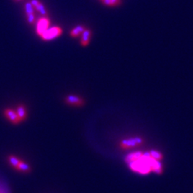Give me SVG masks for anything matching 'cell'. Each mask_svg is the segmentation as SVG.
Wrapping results in <instances>:
<instances>
[{
	"instance_id": "cell-18",
	"label": "cell",
	"mask_w": 193,
	"mask_h": 193,
	"mask_svg": "<svg viewBox=\"0 0 193 193\" xmlns=\"http://www.w3.org/2000/svg\"><path fill=\"white\" fill-rule=\"evenodd\" d=\"M27 22L29 24H33L34 21H35V14H29V15H27Z\"/></svg>"
},
{
	"instance_id": "cell-10",
	"label": "cell",
	"mask_w": 193,
	"mask_h": 193,
	"mask_svg": "<svg viewBox=\"0 0 193 193\" xmlns=\"http://www.w3.org/2000/svg\"><path fill=\"white\" fill-rule=\"evenodd\" d=\"M143 152H142V151H135V152H132L130 153L128 155H126V158H125V161H126V163H130V162H133V161H135L138 159V158H140L141 156L143 155Z\"/></svg>"
},
{
	"instance_id": "cell-8",
	"label": "cell",
	"mask_w": 193,
	"mask_h": 193,
	"mask_svg": "<svg viewBox=\"0 0 193 193\" xmlns=\"http://www.w3.org/2000/svg\"><path fill=\"white\" fill-rule=\"evenodd\" d=\"M82 36L81 39V44L82 46H87L89 44V41H90L91 35H92V32L89 29H86L85 28V31L82 32Z\"/></svg>"
},
{
	"instance_id": "cell-14",
	"label": "cell",
	"mask_w": 193,
	"mask_h": 193,
	"mask_svg": "<svg viewBox=\"0 0 193 193\" xmlns=\"http://www.w3.org/2000/svg\"><path fill=\"white\" fill-rule=\"evenodd\" d=\"M149 154L151 158H154V159H156V160L161 161L163 158V155L161 152H159V151H155V150L150 151Z\"/></svg>"
},
{
	"instance_id": "cell-13",
	"label": "cell",
	"mask_w": 193,
	"mask_h": 193,
	"mask_svg": "<svg viewBox=\"0 0 193 193\" xmlns=\"http://www.w3.org/2000/svg\"><path fill=\"white\" fill-rule=\"evenodd\" d=\"M7 159H8V162L10 163V164L12 165V167H14L15 169H18V166H19V158H18L17 157H15V155H8L7 157Z\"/></svg>"
},
{
	"instance_id": "cell-1",
	"label": "cell",
	"mask_w": 193,
	"mask_h": 193,
	"mask_svg": "<svg viewBox=\"0 0 193 193\" xmlns=\"http://www.w3.org/2000/svg\"><path fill=\"white\" fill-rule=\"evenodd\" d=\"M150 158H151V155L149 152H143V155L138 159L129 163V167L132 171L142 175L149 174L151 171V168L150 165Z\"/></svg>"
},
{
	"instance_id": "cell-17",
	"label": "cell",
	"mask_w": 193,
	"mask_h": 193,
	"mask_svg": "<svg viewBox=\"0 0 193 193\" xmlns=\"http://www.w3.org/2000/svg\"><path fill=\"white\" fill-rule=\"evenodd\" d=\"M35 9H36L38 12H40V13L41 15H47V10H46V8H45V6L43 5V3H41L40 2V3L38 4V6L35 7Z\"/></svg>"
},
{
	"instance_id": "cell-4",
	"label": "cell",
	"mask_w": 193,
	"mask_h": 193,
	"mask_svg": "<svg viewBox=\"0 0 193 193\" xmlns=\"http://www.w3.org/2000/svg\"><path fill=\"white\" fill-rule=\"evenodd\" d=\"M50 19L48 17H41L36 24V33L37 35L40 36L45 31L49 28Z\"/></svg>"
},
{
	"instance_id": "cell-2",
	"label": "cell",
	"mask_w": 193,
	"mask_h": 193,
	"mask_svg": "<svg viewBox=\"0 0 193 193\" xmlns=\"http://www.w3.org/2000/svg\"><path fill=\"white\" fill-rule=\"evenodd\" d=\"M143 142L144 140L143 138L133 137L122 140L120 142V143H119V146H120L122 149H132V148L141 146L142 144L143 143Z\"/></svg>"
},
{
	"instance_id": "cell-11",
	"label": "cell",
	"mask_w": 193,
	"mask_h": 193,
	"mask_svg": "<svg viewBox=\"0 0 193 193\" xmlns=\"http://www.w3.org/2000/svg\"><path fill=\"white\" fill-rule=\"evenodd\" d=\"M85 29V27L83 25H78V26L75 27L73 29L71 30L70 35L73 38H76L77 36H79L82 34V32H84Z\"/></svg>"
},
{
	"instance_id": "cell-9",
	"label": "cell",
	"mask_w": 193,
	"mask_h": 193,
	"mask_svg": "<svg viewBox=\"0 0 193 193\" xmlns=\"http://www.w3.org/2000/svg\"><path fill=\"white\" fill-rule=\"evenodd\" d=\"M16 114H17L18 117L19 118V121L24 122L26 120L27 118V109L25 108V106L24 105H18L16 108Z\"/></svg>"
},
{
	"instance_id": "cell-12",
	"label": "cell",
	"mask_w": 193,
	"mask_h": 193,
	"mask_svg": "<svg viewBox=\"0 0 193 193\" xmlns=\"http://www.w3.org/2000/svg\"><path fill=\"white\" fill-rule=\"evenodd\" d=\"M18 171H22V172L24 173H29L31 172V167L27 163H26L25 162L20 159L19 160V166H18Z\"/></svg>"
},
{
	"instance_id": "cell-16",
	"label": "cell",
	"mask_w": 193,
	"mask_h": 193,
	"mask_svg": "<svg viewBox=\"0 0 193 193\" xmlns=\"http://www.w3.org/2000/svg\"><path fill=\"white\" fill-rule=\"evenodd\" d=\"M25 12H26V15H29V14H34L35 10H34V6H32V4L31 2L26 3L25 4Z\"/></svg>"
},
{
	"instance_id": "cell-15",
	"label": "cell",
	"mask_w": 193,
	"mask_h": 193,
	"mask_svg": "<svg viewBox=\"0 0 193 193\" xmlns=\"http://www.w3.org/2000/svg\"><path fill=\"white\" fill-rule=\"evenodd\" d=\"M102 2L108 6H117L121 4V0H102Z\"/></svg>"
},
{
	"instance_id": "cell-3",
	"label": "cell",
	"mask_w": 193,
	"mask_h": 193,
	"mask_svg": "<svg viewBox=\"0 0 193 193\" xmlns=\"http://www.w3.org/2000/svg\"><path fill=\"white\" fill-rule=\"evenodd\" d=\"M62 32H63V30H62L60 27L55 26L46 30L40 35V37L43 40H54V39L59 37L62 34Z\"/></svg>"
},
{
	"instance_id": "cell-21",
	"label": "cell",
	"mask_w": 193,
	"mask_h": 193,
	"mask_svg": "<svg viewBox=\"0 0 193 193\" xmlns=\"http://www.w3.org/2000/svg\"><path fill=\"white\" fill-rule=\"evenodd\" d=\"M101 1H102V0H101Z\"/></svg>"
},
{
	"instance_id": "cell-6",
	"label": "cell",
	"mask_w": 193,
	"mask_h": 193,
	"mask_svg": "<svg viewBox=\"0 0 193 193\" xmlns=\"http://www.w3.org/2000/svg\"><path fill=\"white\" fill-rule=\"evenodd\" d=\"M64 101L68 105H74V106H80L84 104V100L79 96H76V95H68L65 97Z\"/></svg>"
},
{
	"instance_id": "cell-20",
	"label": "cell",
	"mask_w": 193,
	"mask_h": 193,
	"mask_svg": "<svg viewBox=\"0 0 193 193\" xmlns=\"http://www.w3.org/2000/svg\"><path fill=\"white\" fill-rule=\"evenodd\" d=\"M13 1H15V2H19L21 0H13Z\"/></svg>"
},
{
	"instance_id": "cell-19",
	"label": "cell",
	"mask_w": 193,
	"mask_h": 193,
	"mask_svg": "<svg viewBox=\"0 0 193 193\" xmlns=\"http://www.w3.org/2000/svg\"><path fill=\"white\" fill-rule=\"evenodd\" d=\"M31 3L32 4V6H34V8H35L36 6H38V4L40 3V1L39 0H32Z\"/></svg>"
},
{
	"instance_id": "cell-7",
	"label": "cell",
	"mask_w": 193,
	"mask_h": 193,
	"mask_svg": "<svg viewBox=\"0 0 193 193\" xmlns=\"http://www.w3.org/2000/svg\"><path fill=\"white\" fill-rule=\"evenodd\" d=\"M150 165H151V171H154L158 175H160L163 173V164L161 163V161L156 160V159H154L151 157Z\"/></svg>"
},
{
	"instance_id": "cell-5",
	"label": "cell",
	"mask_w": 193,
	"mask_h": 193,
	"mask_svg": "<svg viewBox=\"0 0 193 193\" xmlns=\"http://www.w3.org/2000/svg\"><path fill=\"white\" fill-rule=\"evenodd\" d=\"M3 114L12 124H19L20 122L19 118L18 117L17 114H16V111L13 110L12 109H5L4 111H3Z\"/></svg>"
}]
</instances>
